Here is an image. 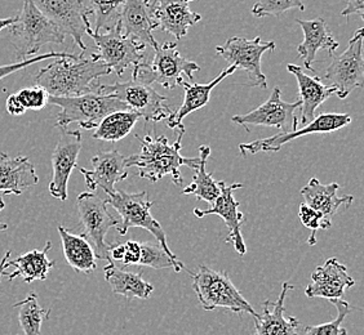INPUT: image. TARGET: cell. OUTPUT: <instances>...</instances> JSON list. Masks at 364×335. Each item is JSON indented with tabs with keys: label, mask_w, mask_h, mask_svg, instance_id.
<instances>
[{
	"label": "cell",
	"mask_w": 364,
	"mask_h": 335,
	"mask_svg": "<svg viewBox=\"0 0 364 335\" xmlns=\"http://www.w3.org/2000/svg\"><path fill=\"white\" fill-rule=\"evenodd\" d=\"M105 63L93 57L71 55L57 58L55 62L38 71L34 83L48 93L50 97H75L93 91L95 82L112 74Z\"/></svg>",
	"instance_id": "1"
},
{
	"label": "cell",
	"mask_w": 364,
	"mask_h": 335,
	"mask_svg": "<svg viewBox=\"0 0 364 335\" xmlns=\"http://www.w3.org/2000/svg\"><path fill=\"white\" fill-rule=\"evenodd\" d=\"M185 133H178L175 143H169L166 136H150L144 138L137 136L141 142L139 154L126 158L127 168H136V175L150 182L161 181L166 175H172L176 186H182V165L196 170L199 158H185L181 155L182 137Z\"/></svg>",
	"instance_id": "2"
},
{
	"label": "cell",
	"mask_w": 364,
	"mask_h": 335,
	"mask_svg": "<svg viewBox=\"0 0 364 335\" xmlns=\"http://www.w3.org/2000/svg\"><path fill=\"white\" fill-rule=\"evenodd\" d=\"M189 273L193 279V289L196 292V298L205 311L225 308L232 314H252L253 317L259 314L232 284L226 271H215L202 265L198 273L189 271Z\"/></svg>",
	"instance_id": "3"
},
{
	"label": "cell",
	"mask_w": 364,
	"mask_h": 335,
	"mask_svg": "<svg viewBox=\"0 0 364 335\" xmlns=\"http://www.w3.org/2000/svg\"><path fill=\"white\" fill-rule=\"evenodd\" d=\"M48 104L58 106L61 110L57 115V126L68 128L77 123L80 129H96L109 114L129 110L118 98L110 94H101L96 91L75 97H50Z\"/></svg>",
	"instance_id": "4"
},
{
	"label": "cell",
	"mask_w": 364,
	"mask_h": 335,
	"mask_svg": "<svg viewBox=\"0 0 364 335\" xmlns=\"http://www.w3.org/2000/svg\"><path fill=\"white\" fill-rule=\"evenodd\" d=\"M8 28L11 44L21 60L36 56L43 45L48 43L61 44L65 42L63 33L43 16L31 0H23L21 13Z\"/></svg>",
	"instance_id": "5"
},
{
	"label": "cell",
	"mask_w": 364,
	"mask_h": 335,
	"mask_svg": "<svg viewBox=\"0 0 364 335\" xmlns=\"http://www.w3.org/2000/svg\"><path fill=\"white\" fill-rule=\"evenodd\" d=\"M106 204L112 205L114 209L119 213L120 222L115 229L118 230L122 236L127 235V232L132 227H140L147 230L161 245L164 251L168 254L173 262L177 265H183L181 260L176 257V254L169 249L168 241L166 232L161 229L159 222L151 216V208L154 203L149 202V195L146 191L129 194L126 191H115L112 195L107 196Z\"/></svg>",
	"instance_id": "6"
},
{
	"label": "cell",
	"mask_w": 364,
	"mask_h": 335,
	"mask_svg": "<svg viewBox=\"0 0 364 335\" xmlns=\"http://www.w3.org/2000/svg\"><path fill=\"white\" fill-rule=\"evenodd\" d=\"M153 61H146L134 66L132 80L139 83L151 85L161 84L166 89H175L182 80V74H185L190 80H194V74L200 70L199 65L189 61L180 55L177 44L166 42L154 49Z\"/></svg>",
	"instance_id": "7"
},
{
	"label": "cell",
	"mask_w": 364,
	"mask_h": 335,
	"mask_svg": "<svg viewBox=\"0 0 364 335\" xmlns=\"http://www.w3.org/2000/svg\"><path fill=\"white\" fill-rule=\"evenodd\" d=\"M93 91L118 98L129 110L140 114L141 119L145 120L146 123L167 120L173 112L166 105L167 97L159 94L151 85L134 80L124 83L115 82L109 85L95 84Z\"/></svg>",
	"instance_id": "8"
},
{
	"label": "cell",
	"mask_w": 364,
	"mask_h": 335,
	"mask_svg": "<svg viewBox=\"0 0 364 335\" xmlns=\"http://www.w3.org/2000/svg\"><path fill=\"white\" fill-rule=\"evenodd\" d=\"M333 60L327 67L323 80L335 89L337 97L345 99L355 88L363 87V28H358L341 55H332Z\"/></svg>",
	"instance_id": "9"
},
{
	"label": "cell",
	"mask_w": 364,
	"mask_h": 335,
	"mask_svg": "<svg viewBox=\"0 0 364 335\" xmlns=\"http://www.w3.org/2000/svg\"><path fill=\"white\" fill-rule=\"evenodd\" d=\"M77 209L83 226V236L92 245L96 258L110 262L112 245L106 243V235L112 227H117L119 222L109 213L107 204L95 192H82L77 196Z\"/></svg>",
	"instance_id": "10"
},
{
	"label": "cell",
	"mask_w": 364,
	"mask_h": 335,
	"mask_svg": "<svg viewBox=\"0 0 364 335\" xmlns=\"http://www.w3.org/2000/svg\"><path fill=\"white\" fill-rule=\"evenodd\" d=\"M267 50H275V43L265 42L259 36L255 39H245L242 36H232L224 45L216 47V53L223 57L229 66L245 71L252 87L267 89V80L261 70V58Z\"/></svg>",
	"instance_id": "11"
},
{
	"label": "cell",
	"mask_w": 364,
	"mask_h": 335,
	"mask_svg": "<svg viewBox=\"0 0 364 335\" xmlns=\"http://www.w3.org/2000/svg\"><path fill=\"white\" fill-rule=\"evenodd\" d=\"M87 35L91 36L97 47V52L92 57L105 63L119 77H123L129 66H136L145 61L144 52L146 47L131 38L122 35L118 28L107 33H93L91 28Z\"/></svg>",
	"instance_id": "12"
},
{
	"label": "cell",
	"mask_w": 364,
	"mask_h": 335,
	"mask_svg": "<svg viewBox=\"0 0 364 335\" xmlns=\"http://www.w3.org/2000/svg\"><path fill=\"white\" fill-rule=\"evenodd\" d=\"M43 16L52 22L63 35H70L82 52L87 50L83 42L91 30L90 9L85 0H31Z\"/></svg>",
	"instance_id": "13"
},
{
	"label": "cell",
	"mask_w": 364,
	"mask_h": 335,
	"mask_svg": "<svg viewBox=\"0 0 364 335\" xmlns=\"http://www.w3.org/2000/svg\"><path fill=\"white\" fill-rule=\"evenodd\" d=\"M299 109L300 101L294 104L283 101L282 92L275 87L264 105L245 115H235L231 118V121L243 126L247 132H251L250 128L256 126L277 128L279 133L292 132L299 126V116L296 115Z\"/></svg>",
	"instance_id": "14"
},
{
	"label": "cell",
	"mask_w": 364,
	"mask_h": 335,
	"mask_svg": "<svg viewBox=\"0 0 364 335\" xmlns=\"http://www.w3.org/2000/svg\"><path fill=\"white\" fill-rule=\"evenodd\" d=\"M351 123V116L348 114H321L316 116V119L310 121L301 129H296L292 132L277 133L269 138L256 140L248 143H240L239 150L240 154L247 156L248 154L255 155L259 153H278L282 147L287 145L288 142L296 140L297 137L308 136V134H318V133L336 132L341 128L349 126Z\"/></svg>",
	"instance_id": "15"
},
{
	"label": "cell",
	"mask_w": 364,
	"mask_h": 335,
	"mask_svg": "<svg viewBox=\"0 0 364 335\" xmlns=\"http://www.w3.org/2000/svg\"><path fill=\"white\" fill-rule=\"evenodd\" d=\"M82 150V132L61 128V136L52 153V180L49 192L57 200H68V183Z\"/></svg>",
	"instance_id": "16"
},
{
	"label": "cell",
	"mask_w": 364,
	"mask_h": 335,
	"mask_svg": "<svg viewBox=\"0 0 364 335\" xmlns=\"http://www.w3.org/2000/svg\"><path fill=\"white\" fill-rule=\"evenodd\" d=\"M220 187H221V194L218 195L215 203L212 204V208L207 210L194 209V214L198 218H203L207 216H218L224 219L225 224L229 230V236L226 238L228 244H232L234 249L238 251L240 256H245L247 253V246H245V238L242 235V224L245 216L242 212H239L240 202L235 200L234 197V191L242 189V183H234L228 186L224 181H220Z\"/></svg>",
	"instance_id": "17"
},
{
	"label": "cell",
	"mask_w": 364,
	"mask_h": 335,
	"mask_svg": "<svg viewBox=\"0 0 364 335\" xmlns=\"http://www.w3.org/2000/svg\"><path fill=\"white\" fill-rule=\"evenodd\" d=\"M91 163L92 170L77 165V170L85 177V185L90 191L101 189L107 196L112 195L117 191L115 185L128 177L126 156L120 154L118 150L100 153L92 158Z\"/></svg>",
	"instance_id": "18"
},
{
	"label": "cell",
	"mask_w": 364,
	"mask_h": 335,
	"mask_svg": "<svg viewBox=\"0 0 364 335\" xmlns=\"http://www.w3.org/2000/svg\"><path fill=\"white\" fill-rule=\"evenodd\" d=\"M354 285L355 280L348 273V267L337 258H329L311 273V281L305 289V295L309 298L341 300L346 289Z\"/></svg>",
	"instance_id": "19"
},
{
	"label": "cell",
	"mask_w": 364,
	"mask_h": 335,
	"mask_svg": "<svg viewBox=\"0 0 364 335\" xmlns=\"http://www.w3.org/2000/svg\"><path fill=\"white\" fill-rule=\"evenodd\" d=\"M150 7V0H126L117 28L122 35L155 49L158 42L153 36V30L156 26Z\"/></svg>",
	"instance_id": "20"
},
{
	"label": "cell",
	"mask_w": 364,
	"mask_h": 335,
	"mask_svg": "<svg viewBox=\"0 0 364 335\" xmlns=\"http://www.w3.org/2000/svg\"><path fill=\"white\" fill-rule=\"evenodd\" d=\"M190 1L193 0H155L150 8L156 28L178 40L188 35L190 26L202 20L200 14L190 11Z\"/></svg>",
	"instance_id": "21"
},
{
	"label": "cell",
	"mask_w": 364,
	"mask_h": 335,
	"mask_svg": "<svg viewBox=\"0 0 364 335\" xmlns=\"http://www.w3.org/2000/svg\"><path fill=\"white\" fill-rule=\"evenodd\" d=\"M294 289V285L286 281L282 284V292L277 302L267 300L264 303L262 314L255 317L253 335H299L301 322L294 316H286L284 307L287 294Z\"/></svg>",
	"instance_id": "22"
},
{
	"label": "cell",
	"mask_w": 364,
	"mask_h": 335,
	"mask_svg": "<svg viewBox=\"0 0 364 335\" xmlns=\"http://www.w3.org/2000/svg\"><path fill=\"white\" fill-rule=\"evenodd\" d=\"M235 70H237L235 66H229L218 77H215L212 82L207 84H189L182 79L180 85L185 91V97H183L182 105L176 111L172 112L168 119L166 120V124L169 129H172L177 134L185 133V126L182 124V119L191 112L203 109L204 106L210 102L212 91L226 77L232 75Z\"/></svg>",
	"instance_id": "23"
},
{
	"label": "cell",
	"mask_w": 364,
	"mask_h": 335,
	"mask_svg": "<svg viewBox=\"0 0 364 335\" xmlns=\"http://www.w3.org/2000/svg\"><path fill=\"white\" fill-rule=\"evenodd\" d=\"M287 70L294 75L299 84V123L306 126L316 119V109L323 105L332 94H335V89L323 83L321 77H309L302 71V67L297 65L288 63Z\"/></svg>",
	"instance_id": "24"
},
{
	"label": "cell",
	"mask_w": 364,
	"mask_h": 335,
	"mask_svg": "<svg viewBox=\"0 0 364 335\" xmlns=\"http://www.w3.org/2000/svg\"><path fill=\"white\" fill-rule=\"evenodd\" d=\"M304 31V42L297 47V53L304 62V67L314 71V61L319 50H327L329 55H335L340 47L331 34L327 23L322 17H318L310 21L296 20Z\"/></svg>",
	"instance_id": "25"
},
{
	"label": "cell",
	"mask_w": 364,
	"mask_h": 335,
	"mask_svg": "<svg viewBox=\"0 0 364 335\" xmlns=\"http://www.w3.org/2000/svg\"><path fill=\"white\" fill-rule=\"evenodd\" d=\"M338 189L340 185L335 182L323 185L318 178H311L308 185L301 189L304 204L319 212L327 221L332 222V218L336 216L341 207L348 209L354 202V196H337Z\"/></svg>",
	"instance_id": "26"
},
{
	"label": "cell",
	"mask_w": 364,
	"mask_h": 335,
	"mask_svg": "<svg viewBox=\"0 0 364 335\" xmlns=\"http://www.w3.org/2000/svg\"><path fill=\"white\" fill-rule=\"evenodd\" d=\"M39 182L36 167L26 156L11 158L0 154V192L6 195H21L22 191Z\"/></svg>",
	"instance_id": "27"
},
{
	"label": "cell",
	"mask_w": 364,
	"mask_h": 335,
	"mask_svg": "<svg viewBox=\"0 0 364 335\" xmlns=\"http://www.w3.org/2000/svg\"><path fill=\"white\" fill-rule=\"evenodd\" d=\"M61 243L63 256L68 265L77 273H90L97 268V258L92 245L83 235H75L63 226L57 227Z\"/></svg>",
	"instance_id": "28"
},
{
	"label": "cell",
	"mask_w": 364,
	"mask_h": 335,
	"mask_svg": "<svg viewBox=\"0 0 364 335\" xmlns=\"http://www.w3.org/2000/svg\"><path fill=\"white\" fill-rule=\"evenodd\" d=\"M106 282L112 287V293L126 297L127 300H149L154 287L142 279L141 273H128L114 262H107L104 267Z\"/></svg>",
	"instance_id": "29"
},
{
	"label": "cell",
	"mask_w": 364,
	"mask_h": 335,
	"mask_svg": "<svg viewBox=\"0 0 364 335\" xmlns=\"http://www.w3.org/2000/svg\"><path fill=\"white\" fill-rule=\"evenodd\" d=\"M50 241H47L43 251H28L14 260H9L8 265H12L16 270L12 273H4V276L11 281H14L16 278H21L26 284H31L36 280H47L49 271L56 263V260H50L47 257V253L50 251Z\"/></svg>",
	"instance_id": "30"
},
{
	"label": "cell",
	"mask_w": 364,
	"mask_h": 335,
	"mask_svg": "<svg viewBox=\"0 0 364 335\" xmlns=\"http://www.w3.org/2000/svg\"><path fill=\"white\" fill-rule=\"evenodd\" d=\"M210 147L202 145L199 147V164L196 169V175L193 177V182L188 187H185L182 194L183 195H194L198 200H203L205 203L213 204L221 194L220 182L215 181L210 173H207L205 165L210 158Z\"/></svg>",
	"instance_id": "31"
},
{
	"label": "cell",
	"mask_w": 364,
	"mask_h": 335,
	"mask_svg": "<svg viewBox=\"0 0 364 335\" xmlns=\"http://www.w3.org/2000/svg\"><path fill=\"white\" fill-rule=\"evenodd\" d=\"M140 119V114L132 110L112 112L98 124L96 132L93 133V138L118 142L132 132L136 123Z\"/></svg>",
	"instance_id": "32"
},
{
	"label": "cell",
	"mask_w": 364,
	"mask_h": 335,
	"mask_svg": "<svg viewBox=\"0 0 364 335\" xmlns=\"http://www.w3.org/2000/svg\"><path fill=\"white\" fill-rule=\"evenodd\" d=\"M14 307L18 308V322L25 335H42V324L48 320L50 309H44L39 304L36 293L28 294Z\"/></svg>",
	"instance_id": "33"
},
{
	"label": "cell",
	"mask_w": 364,
	"mask_h": 335,
	"mask_svg": "<svg viewBox=\"0 0 364 335\" xmlns=\"http://www.w3.org/2000/svg\"><path fill=\"white\" fill-rule=\"evenodd\" d=\"M126 0H91L90 14L95 16L93 33H107L115 30L119 22Z\"/></svg>",
	"instance_id": "34"
},
{
	"label": "cell",
	"mask_w": 364,
	"mask_h": 335,
	"mask_svg": "<svg viewBox=\"0 0 364 335\" xmlns=\"http://www.w3.org/2000/svg\"><path fill=\"white\" fill-rule=\"evenodd\" d=\"M337 309V317L332 322L321 324L316 326H302L299 335H348L346 329L343 328V322L354 308L349 306L346 300H329Z\"/></svg>",
	"instance_id": "35"
},
{
	"label": "cell",
	"mask_w": 364,
	"mask_h": 335,
	"mask_svg": "<svg viewBox=\"0 0 364 335\" xmlns=\"http://www.w3.org/2000/svg\"><path fill=\"white\" fill-rule=\"evenodd\" d=\"M140 259L137 263L139 265H146V267H151L155 270L173 267V270L177 273L185 270V265H177L176 262H173L159 244L147 241V243H140Z\"/></svg>",
	"instance_id": "36"
},
{
	"label": "cell",
	"mask_w": 364,
	"mask_h": 335,
	"mask_svg": "<svg viewBox=\"0 0 364 335\" xmlns=\"http://www.w3.org/2000/svg\"><path fill=\"white\" fill-rule=\"evenodd\" d=\"M291 9L305 11V6L302 0H256L251 12L256 17H277Z\"/></svg>",
	"instance_id": "37"
},
{
	"label": "cell",
	"mask_w": 364,
	"mask_h": 335,
	"mask_svg": "<svg viewBox=\"0 0 364 335\" xmlns=\"http://www.w3.org/2000/svg\"><path fill=\"white\" fill-rule=\"evenodd\" d=\"M299 216L301 224L308 227L309 230L311 231L310 238L308 240L309 245H316V234L318 230H328L332 226V222L327 221L323 214L319 212L311 209L306 204L301 203L300 209H299Z\"/></svg>",
	"instance_id": "38"
},
{
	"label": "cell",
	"mask_w": 364,
	"mask_h": 335,
	"mask_svg": "<svg viewBox=\"0 0 364 335\" xmlns=\"http://www.w3.org/2000/svg\"><path fill=\"white\" fill-rule=\"evenodd\" d=\"M16 97L25 110H42L48 105V93L36 85L33 88H23L17 92Z\"/></svg>",
	"instance_id": "39"
},
{
	"label": "cell",
	"mask_w": 364,
	"mask_h": 335,
	"mask_svg": "<svg viewBox=\"0 0 364 335\" xmlns=\"http://www.w3.org/2000/svg\"><path fill=\"white\" fill-rule=\"evenodd\" d=\"M70 56V53L48 52V53H44V55H41V56L30 57V58H26V60H22V61H17V62L0 66V80L7 77L11 74H14L16 71L23 70V69H26L28 66H31L34 63L42 62V61H46V60H49V58H65V57Z\"/></svg>",
	"instance_id": "40"
},
{
	"label": "cell",
	"mask_w": 364,
	"mask_h": 335,
	"mask_svg": "<svg viewBox=\"0 0 364 335\" xmlns=\"http://www.w3.org/2000/svg\"><path fill=\"white\" fill-rule=\"evenodd\" d=\"M140 243L129 240L124 243V257L122 259V263L124 265H137L140 259Z\"/></svg>",
	"instance_id": "41"
},
{
	"label": "cell",
	"mask_w": 364,
	"mask_h": 335,
	"mask_svg": "<svg viewBox=\"0 0 364 335\" xmlns=\"http://www.w3.org/2000/svg\"><path fill=\"white\" fill-rule=\"evenodd\" d=\"M351 14H358L360 18H364V0H348L341 16L349 17Z\"/></svg>",
	"instance_id": "42"
},
{
	"label": "cell",
	"mask_w": 364,
	"mask_h": 335,
	"mask_svg": "<svg viewBox=\"0 0 364 335\" xmlns=\"http://www.w3.org/2000/svg\"><path fill=\"white\" fill-rule=\"evenodd\" d=\"M6 107H7V111L9 112L11 115H14V116H20V115H23V114L26 112V110H25V109L22 107L21 104H20V101L16 97V94H11V96L7 98Z\"/></svg>",
	"instance_id": "43"
},
{
	"label": "cell",
	"mask_w": 364,
	"mask_h": 335,
	"mask_svg": "<svg viewBox=\"0 0 364 335\" xmlns=\"http://www.w3.org/2000/svg\"><path fill=\"white\" fill-rule=\"evenodd\" d=\"M11 253L12 251H9L4 254V257L1 258L0 260V279L4 276V273H7V268L9 267L8 265V262H9V257H11Z\"/></svg>",
	"instance_id": "44"
},
{
	"label": "cell",
	"mask_w": 364,
	"mask_h": 335,
	"mask_svg": "<svg viewBox=\"0 0 364 335\" xmlns=\"http://www.w3.org/2000/svg\"><path fill=\"white\" fill-rule=\"evenodd\" d=\"M16 18H4V20H0V33L3 28H8L11 25H14Z\"/></svg>",
	"instance_id": "45"
},
{
	"label": "cell",
	"mask_w": 364,
	"mask_h": 335,
	"mask_svg": "<svg viewBox=\"0 0 364 335\" xmlns=\"http://www.w3.org/2000/svg\"><path fill=\"white\" fill-rule=\"evenodd\" d=\"M6 208V203H4V200H3V197L0 196V210H3ZM8 230V224H3V222H0V232H4V231Z\"/></svg>",
	"instance_id": "46"
}]
</instances>
